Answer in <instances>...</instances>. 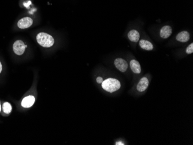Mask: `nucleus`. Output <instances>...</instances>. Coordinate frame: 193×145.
Masks as SVG:
<instances>
[{
    "mask_svg": "<svg viewBox=\"0 0 193 145\" xmlns=\"http://www.w3.org/2000/svg\"><path fill=\"white\" fill-rule=\"evenodd\" d=\"M102 87L106 91L109 93H113L120 89L121 84L118 79L109 78L102 82Z\"/></svg>",
    "mask_w": 193,
    "mask_h": 145,
    "instance_id": "nucleus-2",
    "label": "nucleus"
},
{
    "mask_svg": "<svg viewBox=\"0 0 193 145\" xmlns=\"http://www.w3.org/2000/svg\"><path fill=\"white\" fill-rule=\"evenodd\" d=\"M176 40L180 42H186L190 40V34L186 31H183L176 36Z\"/></svg>",
    "mask_w": 193,
    "mask_h": 145,
    "instance_id": "nucleus-10",
    "label": "nucleus"
},
{
    "mask_svg": "<svg viewBox=\"0 0 193 145\" xmlns=\"http://www.w3.org/2000/svg\"><path fill=\"white\" fill-rule=\"evenodd\" d=\"M1 104H0V112H1Z\"/></svg>",
    "mask_w": 193,
    "mask_h": 145,
    "instance_id": "nucleus-17",
    "label": "nucleus"
},
{
    "mask_svg": "<svg viewBox=\"0 0 193 145\" xmlns=\"http://www.w3.org/2000/svg\"><path fill=\"white\" fill-rule=\"evenodd\" d=\"M114 65L121 72H125L128 68V64L126 61L121 58H118L114 60Z\"/></svg>",
    "mask_w": 193,
    "mask_h": 145,
    "instance_id": "nucleus-5",
    "label": "nucleus"
},
{
    "mask_svg": "<svg viewBox=\"0 0 193 145\" xmlns=\"http://www.w3.org/2000/svg\"><path fill=\"white\" fill-rule=\"evenodd\" d=\"M97 82L98 83H102V82H103V79H102V78H101V77H98L97 78Z\"/></svg>",
    "mask_w": 193,
    "mask_h": 145,
    "instance_id": "nucleus-15",
    "label": "nucleus"
},
{
    "mask_svg": "<svg viewBox=\"0 0 193 145\" xmlns=\"http://www.w3.org/2000/svg\"><path fill=\"white\" fill-rule=\"evenodd\" d=\"M172 32V30L170 26L169 25L164 26L163 27H162L160 30V36L164 39H167L171 35Z\"/></svg>",
    "mask_w": 193,
    "mask_h": 145,
    "instance_id": "nucleus-6",
    "label": "nucleus"
},
{
    "mask_svg": "<svg viewBox=\"0 0 193 145\" xmlns=\"http://www.w3.org/2000/svg\"><path fill=\"white\" fill-rule=\"evenodd\" d=\"M139 45L142 49L146 50H152L153 49V46L151 42L148 40H142L139 41Z\"/></svg>",
    "mask_w": 193,
    "mask_h": 145,
    "instance_id": "nucleus-12",
    "label": "nucleus"
},
{
    "mask_svg": "<svg viewBox=\"0 0 193 145\" xmlns=\"http://www.w3.org/2000/svg\"><path fill=\"white\" fill-rule=\"evenodd\" d=\"M149 80L147 78L144 77L139 82L137 85V90L139 92H143L148 87Z\"/></svg>",
    "mask_w": 193,
    "mask_h": 145,
    "instance_id": "nucleus-7",
    "label": "nucleus"
},
{
    "mask_svg": "<svg viewBox=\"0 0 193 145\" xmlns=\"http://www.w3.org/2000/svg\"><path fill=\"white\" fill-rule=\"evenodd\" d=\"M129 65H130L131 70L133 71L134 73L137 74H139L141 73V68L140 64L139 63L138 61L135 60H131Z\"/></svg>",
    "mask_w": 193,
    "mask_h": 145,
    "instance_id": "nucleus-9",
    "label": "nucleus"
},
{
    "mask_svg": "<svg viewBox=\"0 0 193 145\" xmlns=\"http://www.w3.org/2000/svg\"><path fill=\"white\" fill-rule=\"evenodd\" d=\"M2 64H1V62H0V73H1V71H2Z\"/></svg>",
    "mask_w": 193,
    "mask_h": 145,
    "instance_id": "nucleus-16",
    "label": "nucleus"
},
{
    "mask_svg": "<svg viewBox=\"0 0 193 145\" xmlns=\"http://www.w3.org/2000/svg\"><path fill=\"white\" fill-rule=\"evenodd\" d=\"M33 23V20L29 17H25L21 19L17 23V26L19 29H25L31 27Z\"/></svg>",
    "mask_w": 193,
    "mask_h": 145,
    "instance_id": "nucleus-4",
    "label": "nucleus"
},
{
    "mask_svg": "<svg viewBox=\"0 0 193 145\" xmlns=\"http://www.w3.org/2000/svg\"><path fill=\"white\" fill-rule=\"evenodd\" d=\"M193 53V44L191 43L190 45L188 46L186 49V53L187 54H191Z\"/></svg>",
    "mask_w": 193,
    "mask_h": 145,
    "instance_id": "nucleus-14",
    "label": "nucleus"
},
{
    "mask_svg": "<svg viewBox=\"0 0 193 145\" xmlns=\"http://www.w3.org/2000/svg\"><path fill=\"white\" fill-rule=\"evenodd\" d=\"M37 40L41 46L44 48H50L55 43L53 36L45 32L39 33L37 36Z\"/></svg>",
    "mask_w": 193,
    "mask_h": 145,
    "instance_id": "nucleus-1",
    "label": "nucleus"
},
{
    "mask_svg": "<svg viewBox=\"0 0 193 145\" xmlns=\"http://www.w3.org/2000/svg\"><path fill=\"white\" fill-rule=\"evenodd\" d=\"M27 46L25 45V43L21 40H16L13 45V49L15 54L17 55H21L24 53L25 48Z\"/></svg>",
    "mask_w": 193,
    "mask_h": 145,
    "instance_id": "nucleus-3",
    "label": "nucleus"
},
{
    "mask_svg": "<svg viewBox=\"0 0 193 145\" xmlns=\"http://www.w3.org/2000/svg\"><path fill=\"white\" fill-rule=\"evenodd\" d=\"M128 38L129 40L133 42H138L140 38V35L138 31L137 30H131L128 33Z\"/></svg>",
    "mask_w": 193,
    "mask_h": 145,
    "instance_id": "nucleus-11",
    "label": "nucleus"
},
{
    "mask_svg": "<svg viewBox=\"0 0 193 145\" xmlns=\"http://www.w3.org/2000/svg\"><path fill=\"white\" fill-rule=\"evenodd\" d=\"M35 102V98L33 95H29L25 97L21 102V106L24 108H30L34 105Z\"/></svg>",
    "mask_w": 193,
    "mask_h": 145,
    "instance_id": "nucleus-8",
    "label": "nucleus"
},
{
    "mask_svg": "<svg viewBox=\"0 0 193 145\" xmlns=\"http://www.w3.org/2000/svg\"><path fill=\"white\" fill-rule=\"evenodd\" d=\"M2 108H3V110H4V113H5L6 114L10 113L11 111H12V106L8 102H5L3 104Z\"/></svg>",
    "mask_w": 193,
    "mask_h": 145,
    "instance_id": "nucleus-13",
    "label": "nucleus"
}]
</instances>
